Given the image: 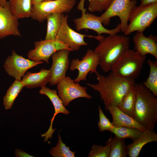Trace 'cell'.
Instances as JSON below:
<instances>
[{
    "mask_svg": "<svg viewBox=\"0 0 157 157\" xmlns=\"http://www.w3.org/2000/svg\"><path fill=\"white\" fill-rule=\"evenodd\" d=\"M98 82L87 85L99 94L105 108L108 106H119L121 100L132 87L135 80L118 77L111 72L104 76L97 72Z\"/></svg>",
    "mask_w": 157,
    "mask_h": 157,
    "instance_id": "1",
    "label": "cell"
},
{
    "mask_svg": "<svg viewBox=\"0 0 157 157\" xmlns=\"http://www.w3.org/2000/svg\"><path fill=\"white\" fill-rule=\"evenodd\" d=\"M135 102L133 118L146 130L154 131L157 121V96L142 84L135 83Z\"/></svg>",
    "mask_w": 157,
    "mask_h": 157,
    "instance_id": "2",
    "label": "cell"
},
{
    "mask_svg": "<svg viewBox=\"0 0 157 157\" xmlns=\"http://www.w3.org/2000/svg\"><path fill=\"white\" fill-rule=\"evenodd\" d=\"M94 51L98 55L99 65L104 72H108L121 56L129 49L130 38L116 34L104 37Z\"/></svg>",
    "mask_w": 157,
    "mask_h": 157,
    "instance_id": "3",
    "label": "cell"
},
{
    "mask_svg": "<svg viewBox=\"0 0 157 157\" xmlns=\"http://www.w3.org/2000/svg\"><path fill=\"white\" fill-rule=\"evenodd\" d=\"M146 58L129 49L114 63L111 72L120 78L135 80L140 74Z\"/></svg>",
    "mask_w": 157,
    "mask_h": 157,
    "instance_id": "4",
    "label": "cell"
},
{
    "mask_svg": "<svg viewBox=\"0 0 157 157\" xmlns=\"http://www.w3.org/2000/svg\"><path fill=\"white\" fill-rule=\"evenodd\" d=\"M157 17V2L144 6H136L130 13L124 35L128 36L135 31L143 32Z\"/></svg>",
    "mask_w": 157,
    "mask_h": 157,
    "instance_id": "5",
    "label": "cell"
},
{
    "mask_svg": "<svg viewBox=\"0 0 157 157\" xmlns=\"http://www.w3.org/2000/svg\"><path fill=\"white\" fill-rule=\"evenodd\" d=\"M76 0H51L43 1L32 5L31 17L42 22L49 15L70 12L74 7Z\"/></svg>",
    "mask_w": 157,
    "mask_h": 157,
    "instance_id": "6",
    "label": "cell"
},
{
    "mask_svg": "<svg viewBox=\"0 0 157 157\" xmlns=\"http://www.w3.org/2000/svg\"><path fill=\"white\" fill-rule=\"evenodd\" d=\"M137 3L136 0H113L109 8L99 16L100 19L103 25L106 26L110 24L111 18L118 17L120 20V31L124 33L130 13Z\"/></svg>",
    "mask_w": 157,
    "mask_h": 157,
    "instance_id": "7",
    "label": "cell"
},
{
    "mask_svg": "<svg viewBox=\"0 0 157 157\" xmlns=\"http://www.w3.org/2000/svg\"><path fill=\"white\" fill-rule=\"evenodd\" d=\"M68 16L67 14L62 17L61 25L57 35L56 39L69 47L72 51H77L83 46H86L88 43L84 40L85 37L94 38L99 40L100 35L94 36L86 35L78 33L69 26L68 23Z\"/></svg>",
    "mask_w": 157,
    "mask_h": 157,
    "instance_id": "8",
    "label": "cell"
},
{
    "mask_svg": "<svg viewBox=\"0 0 157 157\" xmlns=\"http://www.w3.org/2000/svg\"><path fill=\"white\" fill-rule=\"evenodd\" d=\"M78 9L81 11V17L73 19L76 28L79 31L83 29H90L96 32L98 35L102 34L113 35L117 34L120 31V24L114 28L109 29L105 28L101 22L99 16L90 13H86L84 4L79 3Z\"/></svg>",
    "mask_w": 157,
    "mask_h": 157,
    "instance_id": "9",
    "label": "cell"
},
{
    "mask_svg": "<svg viewBox=\"0 0 157 157\" xmlns=\"http://www.w3.org/2000/svg\"><path fill=\"white\" fill-rule=\"evenodd\" d=\"M58 96L65 107L73 100L79 98L88 99L92 97L86 92L87 88L75 83L70 77L66 76L56 84Z\"/></svg>",
    "mask_w": 157,
    "mask_h": 157,
    "instance_id": "10",
    "label": "cell"
},
{
    "mask_svg": "<svg viewBox=\"0 0 157 157\" xmlns=\"http://www.w3.org/2000/svg\"><path fill=\"white\" fill-rule=\"evenodd\" d=\"M43 61L35 62L24 58L13 50L4 62L3 68L6 72L15 80H21L29 69L41 64Z\"/></svg>",
    "mask_w": 157,
    "mask_h": 157,
    "instance_id": "11",
    "label": "cell"
},
{
    "mask_svg": "<svg viewBox=\"0 0 157 157\" xmlns=\"http://www.w3.org/2000/svg\"><path fill=\"white\" fill-rule=\"evenodd\" d=\"M34 47L28 52V58L35 62L44 61L47 64L49 63L50 57L56 52L64 49L72 51L67 46L56 39L35 41Z\"/></svg>",
    "mask_w": 157,
    "mask_h": 157,
    "instance_id": "12",
    "label": "cell"
},
{
    "mask_svg": "<svg viewBox=\"0 0 157 157\" xmlns=\"http://www.w3.org/2000/svg\"><path fill=\"white\" fill-rule=\"evenodd\" d=\"M99 65V57L94 50L88 49L86 54L80 60L78 58L72 59L70 63L69 70L73 71L77 69L78 74L74 80L75 83L86 81L88 73L96 74L97 72V68Z\"/></svg>",
    "mask_w": 157,
    "mask_h": 157,
    "instance_id": "13",
    "label": "cell"
},
{
    "mask_svg": "<svg viewBox=\"0 0 157 157\" xmlns=\"http://www.w3.org/2000/svg\"><path fill=\"white\" fill-rule=\"evenodd\" d=\"M71 51L68 49L60 50L51 56L52 64L49 69L51 78L50 86H53L66 76L70 65L69 55Z\"/></svg>",
    "mask_w": 157,
    "mask_h": 157,
    "instance_id": "14",
    "label": "cell"
},
{
    "mask_svg": "<svg viewBox=\"0 0 157 157\" xmlns=\"http://www.w3.org/2000/svg\"><path fill=\"white\" fill-rule=\"evenodd\" d=\"M18 20L12 14L8 1L4 6H0V39L10 35L21 36Z\"/></svg>",
    "mask_w": 157,
    "mask_h": 157,
    "instance_id": "15",
    "label": "cell"
},
{
    "mask_svg": "<svg viewBox=\"0 0 157 157\" xmlns=\"http://www.w3.org/2000/svg\"><path fill=\"white\" fill-rule=\"evenodd\" d=\"M39 94L46 96L52 103L54 109V113L51 120L49 127L45 133L41 135L42 137L44 138V142L47 141L49 139H51L56 129H53V124L56 116L59 113L66 115L69 114V111L64 105L63 103L57 94V90L51 89L46 86L41 88L39 92Z\"/></svg>",
    "mask_w": 157,
    "mask_h": 157,
    "instance_id": "16",
    "label": "cell"
},
{
    "mask_svg": "<svg viewBox=\"0 0 157 157\" xmlns=\"http://www.w3.org/2000/svg\"><path fill=\"white\" fill-rule=\"evenodd\" d=\"M134 44V50L140 55H152L157 60V37L150 34L146 37L143 32H138L132 39Z\"/></svg>",
    "mask_w": 157,
    "mask_h": 157,
    "instance_id": "17",
    "label": "cell"
},
{
    "mask_svg": "<svg viewBox=\"0 0 157 157\" xmlns=\"http://www.w3.org/2000/svg\"><path fill=\"white\" fill-rule=\"evenodd\" d=\"M106 109L111 115L112 122L115 127H127L138 129L142 131L146 130L143 127L138 123L133 117L122 111L117 106H108Z\"/></svg>",
    "mask_w": 157,
    "mask_h": 157,
    "instance_id": "18",
    "label": "cell"
},
{
    "mask_svg": "<svg viewBox=\"0 0 157 157\" xmlns=\"http://www.w3.org/2000/svg\"><path fill=\"white\" fill-rule=\"evenodd\" d=\"M50 78L49 69L42 68L37 72H26L21 80L24 87L31 89L45 86Z\"/></svg>",
    "mask_w": 157,
    "mask_h": 157,
    "instance_id": "19",
    "label": "cell"
},
{
    "mask_svg": "<svg viewBox=\"0 0 157 157\" xmlns=\"http://www.w3.org/2000/svg\"><path fill=\"white\" fill-rule=\"evenodd\" d=\"M127 145L128 156L138 157L143 147L147 144L157 141V133L154 131L146 130L143 131L139 138Z\"/></svg>",
    "mask_w": 157,
    "mask_h": 157,
    "instance_id": "20",
    "label": "cell"
},
{
    "mask_svg": "<svg viewBox=\"0 0 157 157\" xmlns=\"http://www.w3.org/2000/svg\"><path fill=\"white\" fill-rule=\"evenodd\" d=\"M13 15L18 19L31 17L32 4L31 0H9Z\"/></svg>",
    "mask_w": 157,
    "mask_h": 157,
    "instance_id": "21",
    "label": "cell"
},
{
    "mask_svg": "<svg viewBox=\"0 0 157 157\" xmlns=\"http://www.w3.org/2000/svg\"><path fill=\"white\" fill-rule=\"evenodd\" d=\"M63 14L55 13L49 15L47 17V30L45 40L56 39L61 25Z\"/></svg>",
    "mask_w": 157,
    "mask_h": 157,
    "instance_id": "22",
    "label": "cell"
},
{
    "mask_svg": "<svg viewBox=\"0 0 157 157\" xmlns=\"http://www.w3.org/2000/svg\"><path fill=\"white\" fill-rule=\"evenodd\" d=\"M24 87L21 80H16L10 86L3 99V104L6 110L11 108L15 100Z\"/></svg>",
    "mask_w": 157,
    "mask_h": 157,
    "instance_id": "23",
    "label": "cell"
},
{
    "mask_svg": "<svg viewBox=\"0 0 157 157\" xmlns=\"http://www.w3.org/2000/svg\"><path fill=\"white\" fill-rule=\"evenodd\" d=\"M110 144L109 157H126L128 156L127 145L125 139L116 136L110 138L106 142Z\"/></svg>",
    "mask_w": 157,
    "mask_h": 157,
    "instance_id": "24",
    "label": "cell"
},
{
    "mask_svg": "<svg viewBox=\"0 0 157 157\" xmlns=\"http://www.w3.org/2000/svg\"><path fill=\"white\" fill-rule=\"evenodd\" d=\"M135 99L136 93L133 84L123 97L118 107L123 112L133 117Z\"/></svg>",
    "mask_w": 157,
    "mask_h": 157,
    "instance_id": "25",
    "label": "cell"
},
{
    "mask_svg": "<svg viewBox=\"0 0 157 157\" xmlns=\"http://www.w3.org/2000/svg\"><path fill=\"white\" fill-rule=\"evenodd\" d=\"M147 63L150 68L149 74L142 85L157 96V61L148 59Z\"/></svg>",
    "mask_w": 157,
    "mask_h": 157,
    "instance_id": "26",
    "label": "cell"
},
{
    "mask_svg": "<svg viewBox=\"0 0 157 157\" xmlns=\"http://www.w3.org/2000/svg\"><path fill=\"white\" fill-rule=\"evenodd\" d=\"M108 131L117 137L124 139L129 138L133 141L140 136L143 131L133 127L114 126Z\"/></svg>",
    "mask_w": 157,
    "mask_h": 157,
    "instance_id": "27",
    "label": "cell"
},
{
    "mask_svg": "<svg viewBox=\"0 0 157 157\" xmlns=\"http://www.w3.org/2000/svg\"><path fill=\"white\" fill-rule=\"evenodd\" d=\"M58 141L56 146L49 150L50 154L53 157H74L75 152L70 150L62 140L60 135L58 133Z\"/></svg>",
    "mask_w": 157,
    "mask_h": 157,
    "instance_id": "28",
    "label": "cell"
},
{
    "mask_svg": "<svg viewBox=\"0 0 157 157\" xmlns=\"http://www.w3.org/2000/svg\"><path fill=\"white\" fill-rule=\"evenodd\" d=\"M84 1L85 0H81ZM88 8L90 13L105 11L109 7L113 0H88Z\"/></svg>",
    "mask_w": 157,
    "mask_h": 157,
    "instance_id": "29",
    "label": "cell"
},
{
    "mask_svg": "<svg viewBox=\"0 0 157 157\" xmlns=\"http://www.w3.org/2000/svg\"><path fill=\"white\" fill-rule=\"evenodd\" d=\"M105 146H103L93 144L88 155L89 157H109L110 146L106 142Z\"/></svg>",
    "mask_w": 157,
    "mask_h": 157,
    "instance_id": "30",
    "label": "cell"
},
{
    "mask_svg": "<svg viewBox=\"0 0 157 157\" xmlns=\"http://www.w3.org/2000/svg\"><path fill=\"white\" fill-rule=\"evenodd\" d=\"M98 110L99 120L98 122L99 130L101 132L108 131L114 126L111 122L104 113L100 106H99Z\"/></svg>",
    "mask_w": 157,
    "mask_h": 157,
    "instance_id": "31",
    "label": "cell"
},
{
    "mask_svg": "<svg viewBox=\"0 0 157 157\" xmlns=\"http://www.w3.org/2000/svg\"><path fill=\"white\" fill-rule=\"evenodd\" d=\"M15 154L17 157H33L26 152L18 149L15 150Z\"/></svg>",
    "mask_w": 157,
    "mask_h": 157,
    "instance_id": "32",
    "label": "cell"
},
{
    "mask_svg": "<svg viewBox=\"0 0 157 157\" xmlns=\"http://www.w3.org/2000/svg\"><path fill=\"white\" fill-rule=\"evenodd\" d=\"M157 2V0H141L140 6H144Z\"/></svg>",
    "mask_w": 157,
    "mask_h": 157,
    "instance_id": "33",
    "label": "cell"
},
{
    "mask_svg": "<svg viewBox=\"0 0 157 157\" xmlns=\"http://www.w3.org/2000/svg\"><path fill=\"white\" fill-rule=\"evenodd\" d=\"M7 1V0H0V6L1 7L4 6Z\"/></svg>",
    "mask_w": 157,
    "mask_h": 157,
    "instance_id": "34",
    "label": "cell"
},
{
    "mask_svg": "<svg viewBox=\"0 0 157 157\" xmlns=\"http://www.w3.org/2000/svg\"><path fill=\"white\" fill-rule=\"evenodd\" d=\"M48 0H31V2L33 5L42 1Z\"/></svg>",
    "mask_w": 157,
    "mask_h": 157,
    "instance_id": "35",
    "label": "cell"
}]
</instances>
